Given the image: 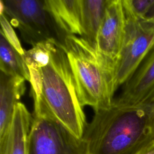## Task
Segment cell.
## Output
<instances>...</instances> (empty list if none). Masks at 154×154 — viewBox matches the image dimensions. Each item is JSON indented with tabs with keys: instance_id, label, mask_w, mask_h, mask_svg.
Returning a JSON list of instances; mask_svg holds the SVG:
<instances>
[{
	"instance_id": "obj_1",
	"label": "cell",
	"mask_w": 154,
	"mask_h": 154,
	"mask_svg": "<svg viewBox=\"0 0 154 154\" xmlns=\"http://www.w3.org/2000/svg\"><path fill=\"white\" fill-rule=\"evenodd\" d=\"M82 139L88 154H132L154 140V116L147 104L94 112Z\"/></svg>"
},
{
	"instance_id": "obj_2",
	"label": "cell",
	"mask_w": 154,
	"mask_h": 154,
	"mask_svg": "<svg viewBox=\"0 0 154 154\" xmlns=\"http://www.w3.org/2000/svg\"><path fill=\"white\" fill-rule=\"evenodd\" d=\"M62 44L81 105L94 112L109 108L117 90L114 63L82 37L65 35Z\"/></svg>"
},
{
	"instance_id": "obj_3",
	"label": "cell",
	"mask_w": 154,
	"mask_h": 154,
	"mask_svg": "<svg viewBox=\"0 0 154 154\" xmlns=\"http://www.w3.org/2000/svg\"><path fill=\"white\" fill-rule=\"evenodd\" d=\"M40 71L43 99L48 108L70 133L78 138H82L88 123L61 42L57 43L52 51L49 64Z\"/></svg>"
},
{
	"instance_id": "obj_4",
	"label": "cell",
	"mask_w": 154,
	"mask_h": 154,
	"mask_svg": "<svg viewBox=\"0 0 154 154\" xmlns=\"http://www.w3.org/2000/svg\"><path fill=\"white\" fill-rule=\"evenodd\" d=\"M28 154H88L86 143L61 125L45 103L34 109Z\"/></svg>"
},
{
	"instance_id": "obj_5",
	"label": "cell",
	"mask_w": 154,
	"mask_h": 154,
	"mask_svg": "<svg viewBox=\"0 0 154 154\" xmlns=\"http://www.w3.org/2000/svg\"><path fill=\"white\" fill-rule=\"evenodd\" d=\"M4 14L10 18V23L19 29L26 43L34 46L51 38L63 42L64 35L47 11L43 1L4 0Z\"/></svg>"
},
{
	"instance_id": "obj_6",
	"label": "cell",
	"mask_w": 154,
	"mask_h": 154,
	"mask_svg": "<svg viewBox=\"0 0 154 154\" xmlns=\"http://www.w3.org/2000/svg\"><path fill=\"white\" fill-rule=\"evenodd\" d=\"M124 10L126 31L122 48L115 64L116 89L131 78L154 46V24L137 18L125 8Z\"/></svg>"
},
{
	"instance_id": "obj_7",
	"label": "cell",
	"mask_w": 154,
	"mask_h": 154,
	"mask_svg": "<svg viewBox=\"0 0 154 154\" xmlns=\"http://www.w3.org/2000/svg\"><path fill=\"white\" fill-rule=\"evenodd\" d=\"M125 31L126 16L122 0H108L94 47L115 64L122 48Z\"/></svg>"
},
{
	"instance_id": "obj_8",
	"label": "cell",
	"mask_w": 154,
	"mask_h": 154,
	"mask_svg": "<svg viewBox=\"0 0 154 154\" xmlns=\"http://www.w3.org/2000/svg\"><path fill=\"white\" fill-rule=\"evenodd\" d=\"M154 94V46L131 78L124 84L122 93L113 103L135 106L147 102Z\"/></svg>"
},
{
	"instance_id": "obj_9",
	"label": "cell",
	"mask_w": 154,
	"mask_h": 154,
	"mask_svg": "<svg viewBox=\"0 0 154 154\" xmlns=\"http://www.w3.org/2000/svg\"><path fill=\"white\" fill-rule=\"evenodd\" d=\"M32 115L25 105L19 102L15 106L10 125L0 138V154H28V141Z\"/></svg>"
},
{
	"instance_id": "obj_10",
	"label": "cell",
	"mask_w": 154,
	"mask_h": 154,
	"mask_svg": "<svg viewBox=\"0 0 154 154\" xmlns=\"http://www.w3.org/2000/svg\"><path fill=\"white\" fill-rule=\"evenodd\" d=\"M46 9L65 36L83 35L81 0H43Z\"/></svg>"
},
{
	"instance_id": "obj_11",
	"label": "cell",
	"mask_w": 154,
	"mask_h": 154,
	"mask_svg": "<svg viewBox=\"0 0 154 154\" xmlns=\"http://www.w3.org/2000/svg\"><path fill=\"white\" fill-rule=\"evenodd\" d=\"M25 79L0 72V138L6 134L16 105L25 91Z\"/></svg>"
},
{
	"instance_id": "obj_12",
	"label": "cell",
	"mask_w": 154,
	"mask_h": 154,
	"mask_svg": "<svg viewBox=\"0 0 154 154\" xmlns=\"http://www.w3.org/2000/svg\"><path fill=\"white\" fill-rule=\"evenodd\" d=\"M107 1L108 0H81L83 29L82 37L94 46Z\"/></svg>"
},
{
	"instance_id": "obj_13",
	"label": "cell",
	"mask_w": 154,
	"mask_h": 154,
	"mask_svg": "<svg viewBox=\"0 0 154 154\" xmlns=\"http://www.w3.org/2000/svg\"><path fill=\"white\" fill-rule=\"evenodd\" d=\"M0 69L5 74L16 76L29 81V71L20 55L7 40L3 34H0Z\"/></svg>"
},
{
	"instance_id": "obj_14",
	"label": "cell",
	"mask_w": 154,
	"mask_h": 154,
	"mask_svg": "<svg viewBox=\"0 0 154 154\" xmlns=\"http://www.w3.org/2000/svg\"><path fill=\"white\" fill-rule=\"evenodd\" d=\"M59 42L51 38L40 42L32 46L30 49L25 51L22 57L26 66L38 69L48 66L51 60L52 51Z\"/></svg>"
},
{
	"instance_id": "obj_15",
	"label": "cell",
	"mask_w": 154,
	"mask_h": 154,
	"mask_svg": "<svg viewBox=\"0 0 154 154\" xmlns=\"http://www.w3.org/2000/svg\"><path fill=\"white\" fill-rule=\"evenodd\" d=\"M123 7L137 18L146 20L154 7V0H122Z\"/></svg>"
},
{
	"instance_id": "obj_16",
	"label": "cell",
	"mask_w": 154,
	"mask_h": 154,
	"mask_svg": "<svg viewBox=\"0 0 154 154\" xmlns=\"http://www.w3.org/2000/svg\"><path fill=\"white\" fill-rule=\"evenodd\" d=\"M29 71L31 93L34 104H37L43 100V82L40 69L33 66H27Z\"/></svg>"
},
{
	"instance_id": "obj_17",
	"label": "cell",
	"mask_w": 154,
	"mask_h": 154,
	"mask_svg": "<svg viewBox=\"0 0 154 154\" xmlns=\"http://www.w3.org/2000/svg\"><path fill=\"white\" fill-rule=\"evenodd\" d=\"M0 22L1 25V32L3 34L9 43L22 55L25 53L20 42L14 31L11 24L4 14H0Z\"/></svg>"
},
{
	"instance_id": "obj_18",
	"label": "cell",
	"mask_w": 154,
	"mask_h": 154,
	"mask_svg": "<svg viewBox=\"0 0 154 154\" xmlns=\"http://www.w3.org/2000/svg\"><path fill=\"white\" fill-rule=\"evenodd\" d=\"M132 154H154V140L141 147Z\"/></svg>"
},
{
	"instance_id": "obj_19",
	"label": "cell",
	"mask_w": 154,
	"mask_h": 154,
	"mask_svg": "<svg viewBox=\"0 0 154 154\" xmlns=\"http://www.w3.org/2000/svg\"><path fill=\"white\" fill-rule=\"evenodd\" d=\"M145 103L147 105V106H149V108L150 109V112L154 116V94L150 98V99L147 102H146Z\"/></svg>"
},
{
	"instance_id": "obj_20",
	"label": "cell",
	"mask_w": 154,
	"mask_h": 154,
	"mask_svg": "<svg viewBox=\"0 0 154 154\" xmlns=\"http://www.w3.org/2000/svg\"><path fill=\"white\" fill-rule=\"evenodd\" d=\"M150 23H152L154 24V7L152 9L151 13H150V14L149 15L148 17L147 18V19L145 20Z\"/></svg>"
},
{
	"instance_id": "obj_21",
	"label": "cell",
	"mask_w": 154,
	"mask_h": 154,
	"mask_svg": "<svg viewBox=\"0 0 154 154\" xmlns=\"http://www.w3.org/2000/svg\"><path fill=\"white\" fill-rule=\"evenodd\" d=\"M5 12V4L3 0H0V14H4Z\"/></svg>"
}]
</instances>
